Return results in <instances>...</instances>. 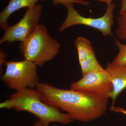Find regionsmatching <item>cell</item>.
<instances>
[{
	"label": "cell",
	"instance_id": "30bf717a",
	"mask_svg": "<svg viewBox=\"0 0 126 126\" xmlns=\"http://www.w3.org/2000/svg\"><path fill=\"white\" fill-rule=\"evenodd\" d=\"M74 44L78 50L79 61L95 55L92 44L86 38L79 36L75 40Z\"/></svg>",
	"mask_w": 126,
	"mask_h": 126
},
{
	"label": "cell",
	"instance_id": "8fae6325",
	"mask_svg": "<svg viewBox=\"0 0 126 126\" xmlns=\"http://www.w3.org/2000/svg\"><path fill=\"white\" fill-rule=\"evenodd\" d=\"M79 63L82 76L93 71L105 70L99 64L95 54L79 61Z\"/></svg>",
	"mask_w": 126,
	"mask_h": 126
},
{
	"label": "cell",
	"instance_id": "52a82bcc",
	"mask_svg": "<svg viewBox=\"0 0 126 126\" xmlns=\"http://www.w3.org/2000/svg\"><path fill=\"white\" fill-rule=\"evenodd\" d=\"M70 89L109 98L113 91V87L110 75L105 69L93 71L84 75L81 79L71 84Z\"/></svg>",
	"mask_w": 126,
	"mask_h": 126
},
{
	"label": "cell",
	"instance_id": "d6986e66",
	"mask_svg": "<svg viewBox=\"0 0 126 126\" xmlns=\"http://www.w3.org/2000/svg\"><path fill=\"white\" fill-rule=\"evenodd\" d=\"M96 0L99 1V2L106 3L108 5L112 3L113 1L114 0Z\"/></svg>",
	"mask_w": 126,
	"mask_h": 126
},
{
	"label": "cell",
	"instance_id": "7c38bea8",
	"mask_svg": "<svg viewBox=\"0 0 126 126\" xmlns=\"http://www.w3.org/2000/svg\"><path fill=\"white\" fill-rule=\"evenodd\" d=\"M115 40L119 52L111 63L115 65L126 66V44H123L116 39L115 38Z\"/></svg>",
	"mask_w": 126,
	"mask_h": 126
},
{
	"label": "cell",
	"instance_id": "9a60e30c",
	"mask_svg": "<svg viewBox=\"0 0 126 126\" xmlns=\"http://www.w3.org/2000/svg\"><path fill=\"white\" fill-rule=\"evenodd\" d=\"M7 56V55L5 52H3L2 50H0V73H2V65L4 63H5L6 61V58Z\"/></svg>",
	"mask_w": 126,
	"mask_h": 126
},
{
	"label": "cell",
	"instance_id": "2e32d148",
	"mask_svg": "<svg viewBox=\"0 0 126 126\" xmlns=\"http://www.w3.org/2000/svg\"><path fill=\"white\" fill-rule=\"evenodd\" d=\"M33 126H57L55 124L51 125L50 123L46 122L39 119L38 121L34 123Z\"/></svg>",
	"mask_w": 126,
	"mask_h": 126
},
{
	"label": "cell",
	"instance_id": "4fadbf2b",
	"mask_svg": "<svg viewBox=\"0 0 126 126\" xmlns=\"http://www.w3.org/2000/svg\"><path fill=\"white\" fill-rule=\"evenodd\" d=\"M116 20L118 26L116 34L118 38L121 40H126V13L119 14Z\"/></svg>",
	"mask_w": 126,
	"mask_h": 126
},
{
	"label": "cell",
	"instance_id": "277c9868",
	"mask_svg": "<svg viewBox=\"0 0 126 126\" xmlns=\"http://www.w3.org/2000/svg\"><path fill=\"white\" fill-rule=\"evenodd\" d=\"M5 64L6 70L0 79L7 87L16 91L36 88L39 82L36 64L26 60L6 61Z\"/></svg>",
	"mask_w": 126,
	"mask_h": 126
},
{
	"label": "cell",
	"instance_id": "7a4b0ae2",
	"mask_svg": "<svg viewBox=\"0 0 126 126\" xmlns=\"http://www.w3.org/2000/svg\"><path fill=\"white\" fill-rule=\"evenodd\" d=\"M0 108L28 112L50 124L56 122L67 124L73 121L67 113L61 112L59 109L43 102L37 90L34 89L16 91L9 99L0 103Z\"/></svg>",
	"mask_w": 126,
	"mask_h": 126
},
{
	"label": "cell",
	"instance_id": "6da1fadb",
	"mask_svg": "<svg viewBox=\"0 0 126 126\" xmlns=\"http://www.w3.org/2000/svg\"><path fill=\"white\" fill-rule=\"evenodd\" d=\"M36 89L43 102L66 112L73 121H93L107 111L109 98L80 91L61 89L47 83L39 82Z\"/></svg>",
	"mask_w": 126,
	"mask_h": 126
},
{
	"label": "cell",
	"instance_id": "5b68a950",
	"mask_svg": "<svg viewBox=\"0 0 126 126\" xmlns=\"http://www.w3.org/2000/svg\"><path fill=\"white\" fill-rule=\"evenodd\" d=\"M115 6V4L112 3L108 5L106 12L103 16L93 18L82 16L74 8L73 4H72L67 8V17L60 28L59 31L62 32L73 26L83 25L98 30L103 36H112L111 28L114 23L113 13Z\"/></svg>",
	"mask_w": 126,
	"mask_h": 126
},
{
	"label": "cell",
	"instance_id": "ba28073f",
	"mask_svg": "<svg viewBox=\"0 0 126 126\" xmlns=\"http://www.w3.org/2000/svg\"><path fill=\"white\" fill-rule=\"evenodd\" d=\"M106 70L109 73L112 82L113 91L111 95L112 104L110 111L115 107L118 96L126 88V66L113 65L108 62Z\"/></svg>",
	"mask_w": 126,
	"mask_h": 126
},
{
	"label": "cell",
	"instance_id": "8992f818",
	"mask_svg": "<svg viewBox=\"0 0 126 126\" xmlns=\"http://www.w3.org/2000/svg\"><path fill=\"white\" fill-rule=\"evenodd\" d=\"M43 5L36 4L27 8L23 18L18 23L9 26L0 40V44L11 43L27 40L36 29L43 12Z\"/></svg>",
	"mask_w": 126,
	"mask_h": 126
},
{
	"label": "cell",
	"instance_id": "5bb4252c",
	"mask_svg": "<svg viewBox=\"0 0 126 126\" xmlns=\"http://www.w3.org/2000/svg\"><path fill=\"white\" fill-rule=\"evenodd\" d=\"M52 1L55 6L61 4L64 5L66 8L74 3H78L84 6H88L90 3L89 1L83 0H52Z\"/></svg>",
	"mask_w": 126,
	"mask_h": 126
},
{
	"label": "cell",
	"instance_id": "9c48e42d",
	"mask_svg": "<svg viewBox=\"0 0 126 126\" xmlns=\"http://www.w3.org/2000/svg\"><path fill=\"white\" fill-rule=\"evenodd\" d=\"M46 0H10L6 7L0 14V26L1 29L6 31L9 27L8 20L15 12L25 7H32L40 1Z\"/></svg>",
	"mask_w": 126,
	"mask_h": 126
},
{
	"label": "cell",
	"instance_id": "ac0fdd59",
	"mask_svg": "<svg viewBox=\"0 0 126 126\" xmlns=\"http://www.w3.org/2000/svg\"><path fill=\"white\" fill-rule=\"evenodd\" d=\"M126 13V0H122V5L119 14Z\"/></svg>",
	"mask_w": 126,
	"mask_h": 126
},
{
	"label": "cell",
	"instance_id": "e0dca14e",
	"mask_svg": "<svg viewBox=\"0 0 126 126\" xmlns=\"http://www.w3.org/2000/svg\"><path fill=\"white\" fill-rule=\"evenodd\" d=\"M111 111H114L115 112L120 113L126 115V110L122 108L118 107H115Z\"/></svg>",
	"mask_w": 126,
	"mask_h": 126
},
{
	"label": "cell",
	"instance_id": "3957f363",
	"mask_svg": "<svg viewBox=\"0 0 126 126\" xmlns=\"http://www.w3.org/2000/svg\"><path fill=\"white\" fill-rule=\"evenodd\" d=\"M60 47L59 43L50 35L47 27L39 24L30 37L21 43L19 49L25 60L41 66L53 60Z\"/></svg>",
	"mask_w": 126,
	"mask_h": 126
}]
</instances>
